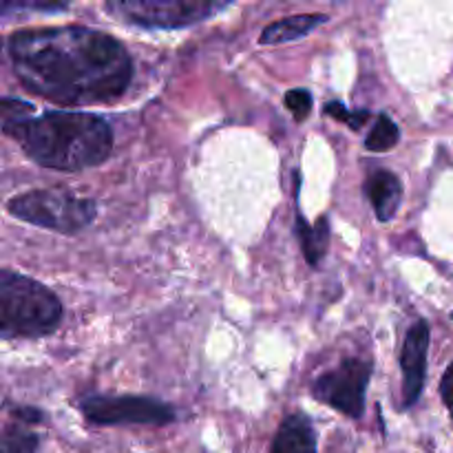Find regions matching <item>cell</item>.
I'll return each mask as SVG.
<instances>
[{
  "mask_svg": "<svg viewBox=\"0 0 453 453\" xmlns=\"http://www.w3.org/2000/svg\"><path fill=\"white\" fill-rule=\"evenodd\" d=\"M7 56L27 91L65 106L118 100L133 78L124 44L88 27L16 31L7 40Z\"/></svg>",
  "mask_w": 453,
  "mask_h": 453,
  "instance_id": "obj_1",
  "label": "cell"
},
{
  "mask_svg": "<svg viewBox=\"0 0 453 453\" xmlns=\"http://www.w3.org/2000/svg\"><path fill=\"white\" fill-rule=\"evenodd\" d=\"M3 133L20 144L38 166L75 173L106 162L113 150V128L87 111H47L22 122L4 124Z\"/></svg>",
  "mask_w": 453,
  "mask_h": 453,
  "instance_id": "obj_2",
  "label": "cell"
},
{
  "mask_svg": "<svg viewBox=\"0 0 453 453\" xmlns=\"http://www.w3.org/2000/svg\"><path fill=\"white\" fill-rule=\"evenodd\" d=\"M62 303L44 283L25 274L0 273V336L40 339L58 330Z\"/></svg>",
  "mask_w": 453,
  "mask_h": 453,
  "instance_id": "obj_3",
  "label": "cell"
},
{
  "mask_svg": "<svg viewBox=\"0 0 453 453\" xmlns=\"http://www.w3.org/2000/svg\"><path fill=\"white\" fill-rule=\"evenodd\" d=\"M9 215L25 224L62 234H78L96 221L97 206L93 199L75 197L66 190H31L7 203Z\"/></svg>",
  "mask_w": 453,
  "mask_h": 453,
  "instance_id": "obj_4",
  "label": "cell"
},
{
  "mask_svg": "<svg viewBox=\"0 0 453 453\" xmlns=\"http://www.w3.org/2000/svg\"><path fill=\"white\" fill-rule=\"evenodd\" d=\"M228 3L208 0H113L104 9L118 20L144 29H181L228 9Z\"/></svg>",
  "mask_w": 453,
  "mask_h": 453,
  "instance_id": "obj_5",
  "label": "cell"
},
{
  "mask_svg": "<svg viewBox=\"0 0 453 453\" xmlns=\"http://www.w3.org/2000/svg\"><path fill=\"white\" fill-rule=\"evenodd\" d=\"M372 370L374 365L370 361L345 358L334 370L314 380L312 396L348 418L358 420L365 414V394L372 380Z\"/></svg>",
  "mask_w": 453,
  "mask_h": 453,
  "instance_id": "obj_6",
  "label": "cell"
},
{
  "mask_svg": "<svg viewBox=\"0 0 453 453\" xmlns=\"http://www.w3.org/2000/svg\"><path fill=\"white\" fill-rule=\"evenodd\" d=\"M93 425H171L177 411L168 403L149 396H88L80 403Z\"/></svg>",
  "mask_w": 453,
  "mask_h": 453,
  "instance_id": "obj_7",
  "label": "cell"
},
{
  "mask_svg": "<svg viewBox=\"0 0 453 453\" xmlns=\"http://www.w3.org/2000/svg\"><path fill=\"white\" fill-rule=\"evenodd\" d=\"M427 352H429V323L418 319L407 330L401 352L403 370V405L411 407L418 403L427 380Z\"/></svg>",
  "mask_w": 453,
  "mask_h": 453,
  "instance_id": "obj_8",
  "label": "cell"
},
{
  "mask_svg": "<svg viewBox=\"0 0 453 453\" xmlns=\"http://www.w3.org/2000/svg\"><path fill=\"white\" fill-rule=\"evenodd\" d=\"M363 193H365L367 202L374 208V215L379 221H389L396 215L398 206L403 202V184L392 171H379L370 173L363 184Z\"/></svg>",
  "mask_w": 453,
  "mask_h": 453,
  "instance_id": "obj_9",
  "label": "cell"
},
{
  "mask_svg": "<svg viewBox=\"0 0 453 453\" xmlns=\"http://www.w3.org/2000/svg\"><path fill=\"white\" fill-rule=\"evenodd\" d=\"M270 453H317V432L305 414H290L279 425Z\"/></svg>",
  "mask_w": 453,
  "mask_h": 453,
  "instance_id": "obj_10",
  "label": "cell"
},
{
  "mask_svg": "<svg viewBox=\"0 0 453 453\" xmlns=\"http://www.w3.org/2000/svg\"><path fill=\"white\" fill-rule=\"evenodd\" d=\"M326 22H327L326 13H299V16L281 18V20L270 22V25L261 31L259 42L261 44L292 42V40L305 38L310 31L326 25Z\"/></svg>",
  "mask_w": 453,
  "mask_h": 453,
  "instance_id": "obj_11",
  "label": "cell"
},
{
  "mask_svg": "<svg viewBox=\"0 0 453 453\" xmlns=\"http://www.w3.org/2000/svg\"><path fill=\"white\" fill-rule=\"evenodd\" d=\"M295 228L296 237H299L301 242V250H303L305 261H308V265H312V268H319L323 257L327 255V246H330V219H327V217H319L317 224L310 226L308 221H305V217L301 215V211H296Z\"/></svg>",
  "mask_w": 453,
  "mask_h": 453,
  "instance_id": "obj_12",
  "label": "cell"
},
{
  "mask_svg": "<svg viewBox=\"0 0 453 453\" xmlns=\"http://www.w3.org/2000/svg\"><path fill=\"white\" fill-rule=\"evenodd\" d=\"M398 140H401L398 124L388 113H380L376 115V124L372 127L370 135H367L365 149L372 150V153H385V150H392L398 144Z\"/></svg>",
  "mask_w": 453,
  "mask_h": 453,
  "instance_id": "obj_13",
  "label": "cell"
},
{
  "mask_svg": "<svg viewBox=\"0 0 453 453\" xmlns=\"http://www.w3.org/2000/svg\"><path fill=\"white\" fill-rule=\"evenodd\" d=\"M0 453H38V436L22 425H7L3 434V451Z\"/></svg>",
  "mask_w": 453,
  "mask_h": 453,
  "instance_id": "obj_14",
  "label": "cell"
},
{
  "mask_svg": "<svg viewBox=\"0 0 453 453\" xmlns=\"http://www.w3.org/2000/svg\"><path fill=\"white\" fill-rule=\"evenodd\" d=\"M323 113H326L327 118L341 119V122H345L349 128H354V131L363 128V124H367V119L372 118L370 111H348L341 102H327V104L323 106Z\"/></svg>",
  "mask_w": 453,
  "mask_h": 453,
  "instance_id": "obj_15",
  "label": "cell"
},
{
  "mask_svg": "<svg viewBox=\"0 0 453 453\" xmlns=\"http://www.w3.org/2000/svg\"><path fill=\"white\" fill-rule=\"evenodd\" d=\"M283 100H286V106L290 109V113L295 115V119L299 124L305 122L310 118V113H312V93L305 91V88H292V91L286 93Z\"/></svg>",
  "mask_w": 453,
  "mask_h": 453,
  "instance_id": "obj_16",
  "label": "cell"
},
{
  "mask_svg": "<svg viewBox=\"0 0 453 453\" xmlns=\"http://www.w3.org/2000/svg\"><path fill=\"white\" fill-rule=\"evenodd\" d=\"M35 109L29 102L16 100V97H4L3 100V127L4 124L22 122L27 118H34Z\"/></svg>",
  "mask_w": 453,
  "mask_h": 453,
  "instance_id": "obj_17",
  "label": "cell"
},
{
  "mask_svg": "<svg viewBox=\"0 0 453 453\" xmlns=\"http://www.w3.org/2000/svg\"><path fill=\"white\" fill-rule=\"evenodd\" d=\"M69 7V3H16V0H7L3 4V13L9 16L12 12H22V9H31V12H65Z\"/></svg>",
  "mask_w": 453,
  "mask_h": 453,
  "instance_id": "obj_18",
  "label": "cell"
},
{
  "mask_svg": "<svg viewBox=\"0 0 453 453\" xmlns=\"http://www.w3.org/2000/svg\"><path fill=\"white\" fill-rule=\"evenodd\" d=\"M441 398H442V403H445L447 410H449V414H451V418H453V363H451L449 367H447L445 374H442Z\"/></svg>",
  "mask_w": 453,
  "mask_h": 453,
  "instance_id": "obj_19",
  "label": "cell"
},
{
  "mask_svg": "<svg viewBox=\"0 0 453 453\" xmlns=\"http://www.w3.org/2000/svg\"><path fill=\"white\" fill-rule=\"evenodd\" d=\"M12 414L20 420L22 425H35L44 418L42 411L35 407H12Z\"/></svg>",
  "mask_w": 453,
  "mask_h": 453,
  "instance_id": "obj_20",
  "label": "cell"
}]
</instances>
